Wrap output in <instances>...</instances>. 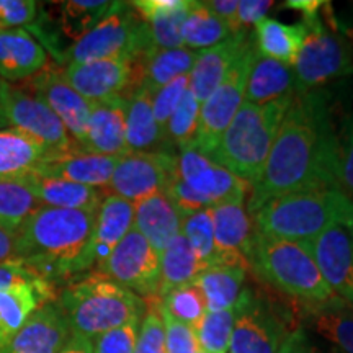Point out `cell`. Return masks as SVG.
Returning a JSON list of instances; mask_svg holds the SVG:
<instances>
[{
    "mask_svg": "<svg viewBox=\"0 0 353 353\" xmlns=\"http://www.w3.org/2000/svg\"><path fill=\"white\" fill-rule=\"evenodd\" d=\"M151 48L154 46L148 25L132 3L114 2V7L99 25L65 50L61 64L101 59L136 61Z\"/></svg>",
    "mask_w": 353,
    "mask_h": 353,
    "instance_id": "cell-8",
    "label": "cell"
},
{
    "mask_svg": "<svg viewBox=\"0 0 353 353\" xmlns=\"http://www.w3.org/2000/svg\"><path fill=\"white\" fill-rule=\"evenodd\" d=\"M59 353H94V345L90 339L72 334Z\"/></svg>",
    "mask_w": 353,
    "mask_h": 353,
    "instance_id": "cell-55",
    "label": "cell"
},
{
    "mask_svg": "<svg viewBox=\"0 0 353 353\" xmlns=\"http://www.w3.org/2000/svg\"><path fill=\"white\" fill-rule=\"evenodd\" d=\"M317 267L335 296L353 307V224H335L311 241Z\"/></svg>",
    "mask_w": 353,
    "mask_h": 353,
    "instance_id": "cell-16",
    "label": "cell"
},
{
    "mask_svg": "<svg viewBox=\"0 0 353 353\" xmlns=\"http://www.w3.org/2000/svg\"><path fill=\"white\" fill-rule=\"evenodd\" d=\"M125 112L126 97L92 101L83 151L112 157L128 156Z\"/></svg>",
    "mask_w": 353,
    "mask_h": 353,
    "instance_id": "cell-20",
    "label": "cell"
},
{
    "mask_svg": "<svg viewBox=\"0 0 353 353\" xmlns=\"http://www.w3.org/2000/svg\"><path fill=\"white\" fill-rule=\"evenodd\" d=\"M41 275L34 268L26 265L21 260H8L0 263V290L17 283H28V281L41 280ZM46 280V278H44Z\"/></svg>",
    "mask_w": 353,
    "mask_h": 353,
    "instance_id": "cell-50",
    "label": "cell"
},
{
    "mask_svg": "<svg viewBox=\"0 0 353 353\" xmlns=\"http://www.w3.org/2000/svg\"><path fill=\"white\" fill-rule=\"evenodd\" d=\"M250 183L216 164L196 145L176 154L175 170L165 195L183 214L213 210L228 203H245Z\"/></svg>",
    "mask_w": 353,
    "mask_h": 353,
    "instance_id": "cell-7",
    "label": "cell"
},
{
    "mask_svg": "<svg viewBox=\"0 0 353 353\" xmlns=\"http://www.w3.org/2000/svg\"><path fill=\"white\" fill-rule=\"evenodd\" d=\"M200 107L201 103L193 95V92H185L180 103L176 105L175 112L172 113L169 123L165 126V136L169 144L174 149L188 148L195 144L196 131H198V120H200Z\"/></svg>",
    "mask_w": 353,
    "mask_h": 353,
    "instance_id": "cell-40",
    "label": "cell"
},
{
    "mask_svg": "<svg viewBox=\"0 0 353 353\" xmlns=\"http://www.w3.org/2000/svg\"><path fill=\"white\" fill-rule=\"evenodd\" d=\"M249 268L263 281L304 306L339 301L317 267L311 242L288 241L268 234H255Z\"/></svg>",
    "mask_w": 353,
    "mask_h": 353,
    "instance_id": "cell-4",
    "label": "cell"
},
{
    "mask_svg": "<svg viewBox=\"0 0 353 353\" xmlns=\"http://www.w3.org/2000/svg\"><path fill=\"white\" fill-rule=\"evenodd\" d=\"M294 72L290 65L265 57L257 51L247 77L244 101L265 105L272 101L294 99Z\"/></svg>",
    "mask_w": 353,
    "mask_h": 353,
    "instance_id": "cell-32",
    "label": "cell"
},
{
    "mask_svg": "<svg viewBox=\"0 0 353 353\" xmlns=\"http://www.w3.org/2000/svg\"><path fill=\"white\" fill-rule=\"evenodd\" d=\"M325 2H321V0H291V2H286L285 6L291 8V10H298L303 17L314 15V13H319L322 6Z\"/></svg>",
    "mask_w": 353,
    "mask_h": 353,
    "instance_id": "cell-56",
    "label": "cell"
},
{
    "mask_svg": "<svg viewBox=\"0 0 353 353\" xmlns=\"http://www.w3.org/2000/svg\"><path fill=\"white\" fill-rule=\"evenodd\" d=\"M8 126L10 125H8L6 112H3V105H2V101H0V130H3V128H8Z\"/></svg>",
    "mask_w": 353,
    "mask_h": 353,
    "instance_id": "cell-57",
    "label": "cell"
},
{
    "mask_svg": "<svg viewBox=\"0 0 353 353\" xmlns=\"http://www.w3.org/2000/svg\"><path fill=\"white\" fill-rule=\"evenodd\" d=\"M196 353H206V352H203V350H201V348H200V350H198Z\"/></svg>",
    "mask_w": 353,
    "mask_h": 353,
    "instance_id": "cell-59",
    "label": "cell"
},
{
    "mask_svg": "<svg viewBox=\"0 0 353 353\" xmlns=\"http://www.w3.org/2000/svg\"><path fill=\"white\" fill-rule=\"evenodd\" d=\"M139 322H131L92 339L94 353H134Z\"/></svg>",
    "mask_w": 353,
    "mask_h": 353,
    "instance_id": "cell-48",
    "label": "cell"
},
{
    "mask_svg": "<svg viewBox=\"0 0 353 353\" xmlns=\"http://www.w3.org/2000/svg\"><path fill=\"white\" fill-rule=\"evenodd\" d=\"M278 353H319L316 347L312 345L311 339L307 337L306 330L298 327L286 335L285 342L281 343Z\"/></svg>",
    "mask_w": 353,
    "mask_h": 353,
    "instance_id": "cell-53",
    "label": "cell"
},
{
    "mask_svg": "<svg viewBox=\"0 0 353 353\" xmlns=\"http://www.w3.org/2000/svg\"><path fill=\"white\" fill-rule=\"evenodd\" d=\"M20 182L30 188L41 206H50V208L99 211L105 198V193L100 188L51 179V176L34 174V172L26 175Z\"/></svg>",
    "mask_w": 353,
    "mask_h": 353,
    "instance_id": "cell-29",
    "label": "cell"
},
{
    "mask_svg": "<svg viewBox=\"0 0 353 353\" xmlns=\"http://www.w3.org/2000/svg\"><path fill=\"white\" fill-rule=\"evenodd\" d=\"M182 236L195 250L198 259L206 267L216 265V245H214V231L213 219H211V210H201L195 213L183 214L182 221Z\"/></svg>",
    "mask_w": 353,
    "mask_h": 353,
    "instance_id": "cell-43",
    "label": "cell"
},
{
    "mask_svg": "<svg viewBox=\"0 0 353 353\" xmlns=\"http://www.w3.org/2000/svg\"><path fill=\"white\" fill-rule=\"evenodd\" d=\"M343 32H345V37L350 39V43L353 44V26H350V28H345Z\"/></svg>",
    "mask_w": 353,
    "mask_h": 353,
    "instance_id": "cell-58",
    "label": "cell"
},
{
    "mask_svg": "<svg viewBox=\"0 0 353 353\" xmlns=\"http://www.w3.org/2000/svg\"><path fill=\"white\" fill-rule=\"evenodd\" d=\"M301 21L306 26V34L293 64L296 95L353 76V54L343 34L325 25L321 13L303 17Z\"/></svg>",
    "mask_w": 353,
    "mask_h": 353,
    "instance_id": "cell-9",
    "label": "cell"
},
{
    "mask_svg": "<svg viewBox=\"0 0 353 353\" xmlns=\"http://www.w3.org/2000/svg\"><path fill=\"white\" fill-rule=\"evenodd\" d=\"M97 211L41 206L19 229L17 259L50 283L87 272L85 255Z\"/></svg>",
    "mask_w": 353,
    "mask_h": 353,
    "instance_id": "cell-2",
    "label": "cell"
},
{
    "mask_svg": "<svg viewBox=\"0 0 353 353\" xmlns=\"http://www.w3.org/2000/svg\"><path fill=\"white\" fill-rule=\"evenodd\" d=\"M54 156L17 128L0 130V182H19Z\"/></svg>",
    "mask_w": 353,
    "mask_h": 353,
    "instance_id": "cell-30",
    "label": "cell"
},
{
    "mask_svg": "<svg viewBox=\"0 0 353 353\" xmlns=\"http://www.w3.org/2000/svg\"><path fill=\"white\" fill-rule=\"evenodd\" d=\"M30 90L33 92L32 95L43 100L52 110V113L63 121L77 148L83 151L92 101L83 99L69 85L63 76V70L48 68V65L41 72L30 79Z\"/></svg>",
    "mask_w": 353,
    "mask_h": 353,
    "instance_id": "cell-15",
    "label": "cell"
},
{
    "mask_svg": "<svg viewBox=\"0 0 353 353\" xmlns=\"http://www.w3.org/2000/svg\"><path fill=\"white\" fill-rule=\"evenodd\" d=\"M244 32V30H242ZM182 43L190 51L201 52L226 41L236 32L231 25L213 15L203 2H193L187 19L182 23Z\"/></svg>",
    "mask_w": 353,
    "mask_h": 353,
    "instance_id": "cell-37",
    "label": "cell"
},
{
    "mask_svg": "<svg viewBox=\"0 0 353 353\" xmlns=\"http://www.w3.org/2000/svg\"><path fill=\"white\" fill-rule=\"evenodd\" d=\"M41 203L23 182H0V228L19 231Z\"/></svg>",
    "mask_w": 353,
    "mask_h": 353,
    "instance_id": "cell-39",
    "label": "cell"
},
{
    "mask_svg": "<svg viewBox=\"0 0 353 353\" xmlns=\"http://www.w3.org/2000/svg\"><path fill=\"white\" fill-rule=\"evenodd\" d=\"M176 154L130 152L114 167L107 195L136 203L164 193L175 170Z\"/></svg>",
    "mask_w": 353,
    "mask_h": 353,
    "instance_id": "cell-14",
    "label": "cell"
},
{
    "mask_svg": "<svg viewBox=\"0 0 353 353\" xmlns=\"http://www.w3.org/2000/svg\"><path fill=\"white\" fill-rule=\"evenodd\" d=\"M236 319V311H206L203 319L195 325L198 347L206 353H229V343Z\"/></svg>",
    "mask_w": 353,
    "mask_h": 353,
    "instance_id": "cell-41",
    "label": "cell"
},
{
    "mask_svg": "<svg viewBox=\"0 0 353 353\" xmlns=\"http://www.w3.org/2000/svg\"><path fill=\"white\" fill-rule=\"evenodd\" d=\"M216 265L249 268V254L257 229L245 203H228L211 210Z\"/></svg>",
    "mask_w": 353,
    "mask_h": 353,
    "instance_id": "cell-18",
    "label": "cell"
},
{
    "mask_svg": "<svg viewBox=\"0 0 353 353\" xmlns=\"http://www.w3.org/2000/svg\"><path fill=\"white\" fill-rule=\"evenodd\" d=\"M341 188L337 180V130L329 94L294 95L268 154L262 175L250 188L252 214L272 198L306 190ZM342 190V188H341Z\"/></svg>",
    "mask_w": 353,
    "mask_h": 353,
    "instance_id": "cell-1",
    "label": "cell"
},
{
    "mask_svg": "<svg viewBox=\"0 0 353 353\" xmlns=\"http://www.w3.org/2000/svg\"><path fill=\"white\" fill-rule=\"evenodd\" d=\"M196 57L198 52L190 51L187 48H175V50L151 48L138 59L132 61L136 87L144 85L154 94L157 88L167 85L174 79L188 76Z\"/></svg>",
    "mask_w": 353,
    "mask_h": 353,
    "instance_id": "cell-31",
    "label": "cell"
},
{
    "mask_svg": "<svg viewBox=\"0 0 353 353\" xmlns=\"http://www.w3.org/2000/svg\"><path fill=\"white\" fill-rule=\"evenodd\" d=\"M46 65V50L26 30H0V77L3 81L32 79Z\"/></svg>",
    "mask_w": 353,
    "mask_h": 353,
    "instance_id": "cell-26",
    "label": "cell"
},
{
    "mask_svg": "<svg viewBox=\"0 0 353 353\" xmlns=\"http://www.w3.org/2000/svg\"><path fill=\"white\" fill-rule=\"evenodd\" d=\"M247 268L236 265H210L193 283L200 286L208 311H226L236 307L245 288Z\"/></svg>",
    "mask_w": 353,
    "mask_h": 353,
    "instance_id": "cell-34",
    "label": "cell"
},
{
    "mask_svg": "<svg viewBox=\"0 0 353 353\" xmlns=\"http://www.w3.org/2000/svg\"><path fill=\"white\" fill-rule=\"evenodd\" d=\"M203 6L208 8L213 15L218 17V19L231 25L236 32L245 30L241 28L239 23H237V8H239L237 0H210V2H203Z\"/></svg>",
    "mask_w": 353,
    "mask_h": 353,
    "instance_id": "cell-52",
    "label": "cell"
},
{
    "mask_svg": "<svg viewBox=\"0 0 353 353\" xmlns=\"http://www.w3.org/2000/svg\"><path fill=\"white\" fill-rule=\"evenodd\" d=\"M183 213L165 193H157L134 205V229L159 254L182 232Z\"/></svg>",
    "mask_w": 353,
    "mask_h": 353,
    "instance_id": "cell-27",
    "label": "cell"
},
{
    "mask_svg": "<svg viewBox=\"0 0 353 353\" xmlns=\"http://www.w3.org/2000/svg\"><path fill=\"white\" fill-rule=\"evenodd\" d=\"M56 303L72 334L90 341L112 329L139 322L145 312L143 298L99 272L69 283Z\"/></svg>",
    "mask_w": 353,
    "mask_h": 353,
    "instance_id": "cell-5",
    "label": "cell"
},
{
    "mask_svg": "<svg viewBox=\"0 0 353 353\" xmlns=\"http://www.w3.org/2000/svg\"><path fill=\"white\" fill-rule=\"evenodd\" d=\"M17 242H19V231L0 228V263L17 260Z\"/></svg>",
    "mask_w": 353,
    "mask_h": 353,
    "instance_id": "cell-54",
    "label": "cell"
},
{
    "mask_svg": "<svg viewBox=\"0 0 353 353\" xmlns=\"http://www.w3.org/2000/svg\"><path fill=\"white\" fill-rule=\"evenodd\" d=\"M161 314L165 327V345L167 353H196L200 350L195 335V329L183 322L176 321L169 312L162 307L161 303Z\"/></svg>",
    "mask_w": 353,
    "mask_h": 353,
    "instance_id": "cell-49",
    "label": "cell"
},
{
    "mask_svg": "<svg viewBox=\"0 0 353 353\" xmlns=\"http://www.w3.org/2000/svg\"><path fill=\"white\" fill-rule=\"evenodd\" d=\"M306 34L303 21L288 25L275 19H263L255 25V46L265 57L293 68Z\"/></svg>",
    "mask_w": 353,
    "mask_h": 353,
    "instance_id": "cell-35",
    "label": "cell"
},
{
    "mask_svg": "<svg viewBox=\"0 0 353 353\" xmlns=\"http://www.w3.org/2000/svg\"><path fill=\"white\" fill-rule=\"evenodd\" d=\"M337 180L343 192L353 198V112L343 118L337 130Z\"/></svg>",
    "mask_w": 353,
    "mask_h": 353,
    "instance_id": "cell-45",
    "label": "cell"
},
{
    "mask_svg": "<svg viewBox=\"0 0 353 353\" xmlns=\"http://www.w3.org/2000/svg\"><path fill=\"white\" fill-rule=\"evenodd\" d=\"M120 159L121 157L72 151L43 162L34 170V174L101 190L108 187L114 167Z\"/></svg>",
    "mask_w": 353,
    "mask_h": 353,
    "instance_id": "cell-25",
    "label": "cell"
},
{
    "mask_svg": "<svg viewBox=\"0 0 353 353\" xmlns=\"http://www.w3.org/2000/svg\"><path fill=\"white\" fill-rule=\"evenodd\" d=\"M190 87V74L188 76H180L167 85L157 88L152 94V112L157 125L165 132V126L169 123L172 113L175 112L176 105L180 103L185 92Z\"/></svg>",
    "mask_w": 353,
    "mask_h": 353,
    "instance_id": "cell-46",
    "label": "cell"
},
{
    "mask_svg": "<svg viewBox=\"0 0 353 353\" xmlns=\"http://www.w3.org/2000/svg\"><path fill=\"white\" fill-rule=\"evenodd\" d=\"M234 311L229 353H278L291 332L281 312L250 288L242 291Z\"/></svg>",
    "mask_w": 353,
    "mask_h": 353,
    "instance_id": "cell-12",
    "label": "cell"
},
{
    "mask_svg": "<svg viewBox=\"0 0 353 353\" xmlns=\"http://www.w3.org/2000/svg\"><path fill=\"white\" fill-rule=\"evenodd\" d=\"M0 101L3 105L8 125L37 139L54 157L81 151L70 138L63 121L43 100L12 87L10 83L0 79Z\"/></svg>",
    "mask_w": 353,
    "mask_h": 353,
    "instance_id": "cell-11",
    "label": "cell"
},
{
    "mask_svg": "<svg viewBox=\"0 0 353 353\" xmlns=\"http://www.w3.org/2000/svg\"><path fill=\"white\" fill-rule=\"evenodd\" d=\"M161 301L162 307L172 317L190 325V327H195L208 311L206 299L196 283L182 285L179 288L170 290Z\"/></svg>",
    "mask_w": 353,
    "mask_h": 353,
    "instance_id": "cell-42",
    "label": "cell"
},
{
    "mask_svg": "<svg viewBox=\"0 0 353 353\" xmlns=\"http://www.w3.org/2000/svg\"><path fill=\"white\" fill-rule=\"evenodd\" d=\"M304 322L312 332L342 353H353V307L345 301L306 306Z\"/></svg>",
    "mask_w": 353,
    "mask_h": 353,
    "instance_id": "cell-33",
    "label": "cell"
},
{
    "mask_svg": "<svg viewBox=\"0 0 353 353\" xmlns=\"http://www.w3.org/2000/svg\"><path fill=\"white\" fill-rule=\"evenodd\" d=\"M255 52H257V46L254 39V43L234 63L219 87L201 103L198 131L193 145H196L206 156L213 152L223 132L228 130L244 103L247 77H249Z\"/></svg>",
    "mask_w": 353,
    "mask_h": 353,
    "instance_id": "cell-10",
    "label": "cell"
},
{
    "mask_svg": "<svg viewBox=\"0 0 353 353\" xmlns=\"http://www.w3.org/2000/svg\"><path fill=\"white\" fill-rule=\"evenodd\" d=\"M41 8L34 0H0V30L21 28L30 32Z\"/></svg>",
    "mask_w": 353,
    "mask_h": 353,
    "instance_id": "cell-47",
    "label": "cell"
},
{
    "mask_svg": "<svg viewBox=\"0 0 353 353\" xmlns=\"http://www.w3.org/2000/svg\"><path fill=\"white\" fill-rule=\"evenodd\" d=\"M59 8V32L74 39H81L83 34L90 32L94 26L100 23L110 10L114 7V2L107 0H69V2L57 3Z\"/></svg>",
    "mask_w": 353,
    "mask_h": 353,
    "instance_id": "cell-38",
    "label": "cell"
},
{
    "mask_svg": "<svg viewBox=\"0 0 353 353\" xmlns=\"http://www.w3.org/2000/svg\"><path fill=\"white\" fill-rule=\"evenodd\" d=\"M131 3L148 25L154 48H183L180 32L193 0H138Z\"/></svg>",
    "mask_w": 353,
    "mask_h": 353,
    "instance_id": "cell-28",
    "label": "cell"
},
{
    "mask_svg": "<svg viewBox=\"0 0 353 353\" xmlns=\"http://www.w3.org/2000/svg\"><path fill=\"white\" fill-rule=\"evenodd\" d=\"M161 257V278H159L157 298H164L170 290L193 283L206 265L198 259L195 250L180 234L159 254Z\"/></svg>",
    "mask_w": 353,
    "mask_h": 353,
    "instance_id": "cell-36",
    "label": "cell"
},
{
    "mask_svg": "<svg viewBox=\"0 0 353 353\" xmlns=\"http://www.w3.org/2000/svg\"><path fill=\"white\" fill-rule=\"evenodd\" d=\"M275 3L270 0H239L237 8V23L241 28L255 26L260 20L267 19V13Z\"/></svg>",
    "mask_w": 353,
    "mask_h": 353,
    "instance_id": "cell-51",
    "label": "cell"
},
{
    "mask_svg": "<svg viewBox=\"0 0 353 353\" xmlns=\"http://www.w3.org/2000/svg\"><path fill=\"white\" fill-rule=\"evenodd\" d=\"M252 43V34L244 30L226 41L219 43L218 46L198 52L195 64L190 72V90L193 92L200 103L219 87L234 63Z\"/></svg>",
    "mask_w": 353,
    "mask_h": 353,
    "instance_id": "cell-22",
    "label": "cell"
},
{
    "mask_svg": "<svg viewBox=\"0 0 353 353\" xmlns=\"http://www.w3.org/2000/svg\"><path fill=\"white\" fill-rule=\"evenodd\" d=\"M123 97H126V144L130 152L174 154L165 132L154 118L151 90L139 85Z\"/></svg>",
    "mask_w": 353,
    "mask_h": 353,
    "instance_id": "cell-23",
    "label": "cell"
},
{
    "mask_svg": "<svg viewBox=\"0 0 353 353\" xmlns=\"http://www.w3.org/2000/svg\"><path fill=\"white\" fill-rule=\"evenodd\" d=\"M70 335L72 330L59 304L50 301L28 317L0 353H59Z\"/></svg>",
    "mask_w": 353,
    "mask_h": 353,
    "instance_id": "cell-19",
    "label": "cell"
},
{
    "mask_svg": "<svg viewBox=\"0 0 353 353\" xmlns=\"http://www.w3.org/2000/svg\"><path fill=\"white\" fill-rule=\"evenodd\" d=\"M145 312L139 322L134 353H167L165 327L161 314V298H149Z\"/></svg>",
    "mask_w": 353,
    "mask_h": 353,
    "instance_id": "cell-44",
    "label": "cell"
},
{
    "mask_svg": "<svg viewBox=\"0 0 353 353\" xmlns=\"http://www.w3.org/2000/svg\"><path fill=\"white\" fill-rule=\"evenodd\" d=\"M97 272L125 286L139 298H157L161 257L134 228L123 237Z\"/></svg>",
    "mask_w": 353,
    "mask_h": 353,
    "instance_id": "cell-13",
    "label": "cell"
},
{
    "mask_svg": "<svg viewBox=\"0 0 353 353\" xmlns=\"http://www.w3.org/2000/svg\"><path fill=\"white\" fill-rule=\"evenodd\" d=\"M63 76L85 100L103 101L123 97L134 81V68L130 59H101L64 65Z\"/></svg>",
    "mask_w": 353,
    "mask_h": 353,
    "instance_id": "cell-17",
    "label": "cell"
},
{
    "mask_svg": "<svg viewBox=\"0 0 353 353\" xmlns=\"http://www.w3.org/2000/svg\"><path fill=\"white\" fill-rule=\"evenodd\" d=\"M250 216L259 232L311 242L335 224H353V198L341 188L306 190L272 198Z\"/></svg>",
    "mask_w": 353,
    "mask_h": 353,
    "instance_id": "cell-3",
    "label": "cell"
},
{
    "mask_svg": "<svg viewBox=\"0 0 353 353\" xmlns=\"http://www.w3.org/2000/svg\"><path fill=\"white\" fill-rule=\"evenodd\" d=\"M132 228H134V205L120 196L105 195L97 211L94 232L87 249V270H92L94 267L99 268Z\"/></svg>",
    "mask_w": 353,
    "mask_h": 353,
    "instance_id": "cell-21",
    "label": "cell"
},
{
    "mask_svg": "<svg viewBox=\"0 0 353 353\" xmlns=\"http://www.w3.org/2000/svg\"><path fill=\"white\" fill-rule=\"evenodd\" d=\"M293 99L254 105L244 101L208 157L250 183L257 182Z\"/></svg>",
    "mask_w": 353,
    "mask_h": 353,
    "instance_id": "cell-6",
    "label": "cell"
},
{
    "mask_svg": "<svg viewBox=\"0 0 353 353\" xmlns=\"http://www.w3.org/2000/svg\"><path fill=\"white\" fill-rule=\"evenodd\" d=\"M50 301L52 283L44 278L0 290V348L7 345L38 307Z\"/></svg>",
    "mask_w": 353,
    "mask_h": 353,
    "instance_id": "cell-24",
    "label": "cell"
}]
</instances>
